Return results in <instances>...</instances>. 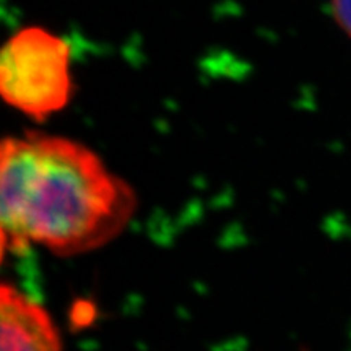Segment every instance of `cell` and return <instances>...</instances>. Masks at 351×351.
Returning a JSON list of instances; mask_svg holds the SVG:
<instances>
[{
    "mask_svg": "<svg viewBox=\"0 0 351 351\" xmlns=\"http://www.w3.org/2000/svg\"><path fill=\"white\" fill-rule=\"evenodd\" d=\"M332 12L340 28L351 36V0H332Z\"/></svg>",
    "mask_w": 351,
    "mask_h": 351,
    "instance_id": "4",
    "label": "cell"
},
{
    "mask_svg": "<svg viewBox=\"0 0 351 351\" xmlns=\"http://www.w3.org/2000/svg\"><path fill=\"white\" fill-rule=\"evenodd\" d=\"M137 210L134 189L85 145L26 132L0 148L2 243L13 252L38 244L57 256L103 247Z\"/></svg>",
    "mask_w": 351,
    "mask_h": 351,
    "instance_id": "1",
    "label": "cell"
},
{
    "mask_svg": "<svg viewBox=\"0 0 351 351\" xmlns=\"http://www.w3.org/2000/svg\"><path fill=\"white\" fill-rule=\"evenodd\" d=\"M0 351H62L49 313L12 285L0 289Z\"/></svg>",
    "mask_w": 351,
    "mask_h": 351,
    "instance_id": "3",
    "label": "cell"
},
{
    "mask_svg": "<svg viewBox=\"0 0 351 351\" xmlns=\"http://www.w3.org/2000/svg\"><path fill=\"white\" fill-rule=\"evenodd\" d=\"M0 93L36 121L62 111L73 93L67 41L39 26L16 32L2 51Z\"/></svg>",
    "mask_w": 351,
    "mask_h": 351,
    "instance_id": "2",
    "label": "cell"
}]
</instances>
